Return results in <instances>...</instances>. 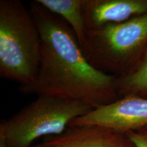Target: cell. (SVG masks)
<instances>
[{
	"instance_id": "1",
	"label": "cell",
	"mask_w": 147,
	"mask_h": 147,
	"mask_svg": "<svg viewBox=\"0 0 147 147\" xmlns=\"http://www.w3.org/2000/svg\"><path fill=\"white\" fill-rule=\"evenodd\" d=\"M30 10L42 40L40 63L32 83L20 86L27 95H49L84 102L93 108L120 98L117 77L97 70L86 59L71 27L37 2Z\"/></svg>"
},
{
	"instance_id": "2",
	"label": "cell",
	"mask_w": 147,
	"mask_h": 147,
	"mask_svg": "<svg viewBox=\"0 0 147 147\" xmlns=\"http://www.w3.org/2000/svg\"><path fill=\"white\" fill-rule=\"evenodd\" d=\"M42 40L30 10L20 0L0 1V76L25 86L37 76Z\"/></svg>"
},
{
	"instance_id": "3",
	"label": "cell",
	"mask_w": 147,
	"mask_h": 147,
	"mask_svg": "<svg viewBox=\"0 0 147 147\" xmlns=\"http://www.w3.org/2000/svg\"><path fill=\"white\" fill-rule=\"evenodd\" d=\"M81 49L97 70L116 77L128 74L147 50V13L122 23L88 29Z\"/></svg>"
},
{
	"instance_id": "4",
	"label": "cell",
	"mask_w": 147,
	"mask_h": 147,
	"mask_svg": "<svg viewBox=\"0 0 147 147\" xmlns=\"http://www.w3.org/2000/svg\"><path fill=\"white\" fill-rule=\"evenodd\" d=\"M85 103L49 95L36 100L0 124L8 147H30L40 138L63 134L71 123L92 110Z\"/></svg>"
},
{
	"instance_id": "5",
	"label": "cell",
	"mask_w": 147,
	"mask_h": 147,
	"mask_svg": "<svg viewBox=\"0 0 147 147\" xmlns=\"http://www.w3.org/2000/svg\"><path fill=\"white\" fill-rule=\"evenodd\" d=\"M95 125L123 133L147 127V99L127 95L107 105L94 108L75 119L70 125Z\"/></svg>"
},
{
	"instance_id": "6",
	"label": "cell",
	"mask_w": 147,
	"mask_h": 147,
	"mask_svg": "<svg viewBox=\"0 0 147 147\" xmlns=\"http://www.w3.org/2000/svg\"><path fill=\"white\" fill-rule=\"evenodd\" d=\"M49 147H135L126 133L107 127L69 125L63 134L46 137Z\"/></svg>"
},
{
	"instance_id": "7",
	"label": "cell",
	"mask_w": 147,
	"mask_h": 147,
	"mask_svg": "<svg viewBox=\"0 0 147 147\" xmlns=\"http://www.w3.org/2000/svg\"><path fill=\"white\" fill-rule=\"evenodd\" d=\"M147 13V0H85L87 29L119 23Z\"/></svg>"
},
{
	"instance_id": "8",
	"label": "cell",
	"mask_w": 147,
	"mask_h": 147,
	"mask_svg": "<svg viewBox=\"0 0 147 147\" xmlns=\"http://www.w3.org/2000/svg\"><path fill=\"white\" fill-rule=\"evenodd\" d=\"M36 1L61 18L71 27L81 47L88 29L84 16L85 0H36Z\"/></svg>"
},
{
	"instance_id": "9",
	"label": "cell",
	"mask_w": 147,
	"mask_h": 147,
	"mask_svg": "<svg viewBox=\"0 0 147 147\" xmlns=\"http://www.w3.org/2000/svg\"><path fill=\"white\" fill-rule=\"evenodd\" d=\"M117 91L119 97L127 95L147 99V50L133 71L117 78Z\"/></svg>"
},
{
	"instance_id": "10",
	"label": "cell",
	"mask_w": 147,
	"mask_h": 147,
	"mask_svg": "<svg viewBox=\"0 0 147 147\" xmlns=\"http://www.w3.org/2000/svg\"><path fill=\"white\" fill-rule=\"evenodd\" d=\"M126 134L135 147H147V127Z\"/></svg>"
},
{
	"instance_id": "11",
	"label": "cell",
	"mask_w": 147,
	"mask_h": 147,
	"mask_svg": "<svg viewBox=\"0 0 147 147\" xmlns=\"http://www.w3.org/2000/svg\"><path fill=\"white\" fill-rule=\"evenodd\" d=\"M30 147H49L47 145H45L44 143H42V144H36V145H32V146Z\"/></svg>"
}]
</instances>
